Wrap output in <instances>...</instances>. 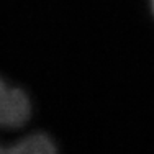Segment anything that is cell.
Instances as JSON below:
<instances>
[{"label":"cell","instance_id":"cell-2","mask_svg":"<svg viewBox=\"0 0 154 154\" xmlns=\"http://www.w3.org/2000/svg\"><path fill=\"white\" fill-rule=\"evenodd\" d=\"M152 8H154V0H152Z\"/></svg>","mask_w":154,"mask_h":154},{"label":"cell","instance_id":"cell-1","mask_svg":"<svg viewBox=\"0 0 154 154\" xmlns=\"http://www.w3.org/2000/svg\"><path fill=\"white\" fill-rule=\"evenodd\" d=\"M31 105L21 89L10 87L0 79V128L13 130L28 122Z\"/></svg>","mask_w":154,"mask_h":154}]
</instances>
